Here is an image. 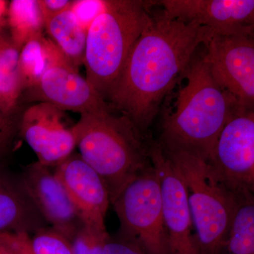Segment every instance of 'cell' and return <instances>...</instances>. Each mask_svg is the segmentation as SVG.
<instances>
[{"label":"cell","mask_w":254,"mask_h":254,"mask_svg":"<svg viewBox=\"0 0 254 254\" xmlns=\"http://www.w3.org/2000/svg\"><path fill=\"white\" fill-rule=\"evenodd\" d=\"M210 31L170 17L163 9L150 12L107 100L110 108L144 134Z\"/></svg>","instance_id":"1"},{"label":"cell","mask_w":254,"mask_h":254,"mask_svg":"<svg viewBox=\"0 0 254 254\" xmlns=\"http://www.w3.org/2000/svg\"><path fill=\"white\" fill-rule=\"evenodd\" d=\"M185 79L173 109L163 116L161 141L166 151H186L210 160L222 128L240 107L214 79L202 55H193L182 73Z\"/></svg>","instance_id":"2"},{"label":"cell","mask_w":254,"mask_h":254,"mask_svg":"<svg viewBox=\"0 0 254 254\" xmlns=\"http://www.w3.org/2000/svg\"><path fill=\"white\" fill-rule=\"evenodd\" d=\"M73 133L78 153L103 179L111 204L151 164L149 141L129 119L112 109L81 115Z\"/></svg>","instance_id":"3"},{"label":"cell","mask_w":254,"mask_h":254,"mask_svg":"<svg viewBox=\"0 0 254 254\" xmlns=\"http://www.w3.org/2000/svg\"><path fill=\"white\" fill-rule=\"evenodd\" d=\"M153 1L110 0L87 33L86 80L107 103L127 58L144 29Z\"/></svg>","instance_id":"4"},{"label":"cell","mask_w":254,"mask_h":254,"mask_svg":"<svg viewBox=\"0 0 254 254\" xmlns=\"http://www.w3.org/2000/svg\"><path fill=\"white\" fill-rule=\"evenodd\" d=\"M164 151L176 165L186 187L201 254H223L237 194L208 160L189 152Z\"/></svg>","instance_id":"5"},{"label":"cell","mask_w":254,"mask_h":254,"mask_svg":"<svg viewBox=\"0 0 254 254\" xmlns=\"http://www.w3.org/2000/svg\"><path fill=\"white\" fill-rule=\"evenodd\" d=\"M112 205L120 221L119 237L147 254H170L160 182L152 164L123 189Z\"/></svg>","instance_id":"6"},{"label":"cell","mask_w":254,"mask_h":254,"mask_svg":"<svg viewBox=\"0 0 254 254\" xmlns=\"http://www.w3.org/2000/svg\"><path fill=\"white\" fill-rule=\"evenodd\" d=\"M212 76L239 105L254 107V31L215 33L210 30L203 43Z\"/></svg>","instance_id":"7"},{"label":"cell","mask_w":254,"mask_h":254,"mask_svg":"<svg viewBox=\"0 0 254 254\" xmlns=\"http://www.w3.org/2000/svg\"><path fill=\"white\" fill-rule=\"evenodd\" d=\"M208 162L235 194L254 193V110L237 108L220 132Z\"/></svg>","instance_id":"8"},{"label":"cell","mask_w":254,"mask_h":254,"mask_svg":"<svg viewBox=\"0 0 254 254\" xmlns=\"http://www.w3.org/2000/svg\"><path fill=\"white\" fill-rule=\"evenodd\" d=\"M149 158L160 182L170 254H201L178 169L158 141L149 140Z\"/></svg>","instance_id":"9"},{"label":"cell","mask_w":254,"mask_h":254,"mask_svg":"<svg viewBox=\"0 0 254 254\" xmlns=\"http://www.w3.org/2000/svg\"><path fill=\"white\" fill-rule=\"evenodd\" d=\"M74 125L66 112L49 103H36L25 108L19 136L33 150L38 163L55 168L74 153Z\"/></svg>","instance_id":"10"},{"label":"cell","mask_w":254,"mask_h":254,"mask_svg":"<svg viewBox=\"0 0 254 254\" xmlns=\"http://www.w3.org/2000/svg\"><path fill=\"white\" fill-rule=\"evenodd\" d=\"M35 102L49 103L63 111L80 115L112 109L66 59L50 66L36 86L23 92L18 104Z\"/></svg>","instance_id":"11"},{"label":"cell","mask_w":254,"mask_h":254,"mask_svg":"<svg viewBox=\"0 0 254 254\" xmlns=\"http://www.w3.org/2000/svg\"><path fill=\"white\" fill-rule=\"evenodd\" d=\"M32 201L49 226L72 242L83 225L77 209L52 168L34 162L20 173Z\"/></svg>","instance_id":"12"},{"label":"cell","mask_w":254,"mask_h":254,"mask_svg":"<svg viewBox=\"0 0 254 254\" xmlns=\"http://www.w3.org/2000/svg\"><path fill=\"white\" fill-rule=\"evenodd\" d=\"M170 17L220 33L254 31V0L154 1Z\"/></svg>","instance_id":"13"},{"label":"cell","mask_w":254,"mask_h":254,"mask_svg":"<svg viewBox=\"0 0 254 254\" xmlns=\"http://www.w3.org/2000/svg\"><path fill=\"white\" fill-rule=\"evenodd\" d=\"M53 169L77 209L83 225L106 231L105 216L111 203L103 179L78 153H73Z\"/></svg>","instance_id":"14"},{"label":"cell","mask_w":254,"mask_h":254,"mask_svg":"<svg viewBox=\"0 0 254 254\" xmlns=\"http://www.w3.org/2000/svg\"><path fill=\"white\" fill-rule=\"evenodd\" d=\"M47 225L20 173L0 163V233L26 232L31 235Z\"/></svg>","instance_id":"15"},{"label":"cell","mask_w":254,"mask_h":254,"mask_svg":"<svg viewBox=\"0 0 254 254\" xmlns=\"http://www.w3.org/2000/svg\"><path fill=\"white\" fill-rule=\"evenodd\" d=\"M45 30L50 41L59 49L68 63L78 69L84 64L87 33L71 9L49 20Z\"/></svg>","instance_id":"16"},{"label":"cell","mask_w":254,"mask_h":254,"mask_svg":"<svg viewBox=\"0 0 254 254\" xmlns=\"http://www.w3.org/2000/svg\"><path fill=\"white\" fill-rule=\"evenodd\" d=\"M65 59L54 43L44 34L28 41L21 48L18 59L22 93L36 86L50 66Z\"/></svg>","instance_id":"17"},{"label":"cell","mask_w":254,"mask_h":254,"mask_svg":"<svg viewBox=\"0 0 254 254\" xmlns=\"http://www.w3.org/2000/svg\"><path fill=\"white\" fill-rule=\"evenodd\" d=\"M21 50L15 46L9 33L0 30V112L9 113L19 106L21 80L18 59Z\"/></svg>","instance_id":"18"},{"label":"cell","mask_w":254,"mask_h":254,"mask_svg":"<svg viewBox=\"0 0 254 254\" xmlns=\"http://www.w3.org/2000/svg\"><path fill=\"white\" fill-rule=\"evenodd\" d=\"M254 254L253 192L237 194L223 254Z\"/></svg>","instance_id":"19"},{"label":"cell","mask_w":254,"mask_h":254,"mask_svg":"<svg viewBox=\"0 0 254 254\" xmlns=\"http://www.w3.org/2000/svg\"><path fill=\"white\" fill-rule=\"evenodd\" d=\"M6 14L10 36L20 50L28 41L43 35L45 21L38 0H13Z\"/></svg>","instance_id":"20"},{"label":"cell","mask_w":254,"mask_h":254,"mask_svg":"<svg viewBox=\"0 0 254 254\" xmlns=\"http://www.w3.org/2000/svg\"><path fill=\"white\" fill-rule=\"evenodd\" d=\"M35 254H72V243L53 227H41L30 235Z\"/></svg>","instance_id":"21"},{"label":"cell","mask_w":254,"mask_h":254,"mask_svg":"<svg viewBox=\"0 0 254 254\" xmlns=\"http://www.w3.org/2000/svg\"><path fill=\"white\" fill-rule=\"evenodd\" d=\"M20 105L9 113L0 112V163L14 150L16 139L20 137L21 116L26 107Z\"/></svg>","instance_id":"22"},{"label":"cell","mask_w":254,"mask_h":254,"mask_svg":"<svg viewBox=\"0 0 254 254\" xmlns=\"http://www.w3.org/2000/svg\"><path fill=\"white\" fill-rule=\"evenodd\" d=\"M109 236L107 231L83 225L71 242L72 254H103Z\"/></svg>","instance_id":"23"},{"label":"cell","mask_w":254,"mask_h":254,"mask_svg":"<svg viewBox=\"0 0 254 254\" xmlns=\"http://www.w3.org/2000/svg\"><path fill=\"white\" fill-rule=\"evenodd\" d=\"M109 4L110 0H73L70 9L88 31L95 18L107 11Z\"/></svg>","instance_id":"24"},{"label":"cell","mask_w":254,"mask_h":254,"mask_svg":"<svg viewBox=\"0 0 254 254\" xmlns=\"http://www.w3.org/2000/svg\"><path fill=\"white\" fill-rule=\"evenodd\" d=\"M103 254H147L132 242L117 237H108L105 242Z\"/></svg>","instance_id":"25"},{"label":"cell","mask_w":254,"mask_h":254,"mask_svg":"<svg viewBox=\"0 0 254 254\" xmlns=\"http://www.w3.org/2000/svg\"><path fill=\"white\" fill-rule=\"evenodd\" d=\"M73 0H38L45 24L63 11L71 9Z\"/></svg>","instance_id":"26"},{"label":"cell","mask_w":254,"mask_h":254,"mask_svg":"<svg viewBox=\"0 0 254 254\" xmlns=\"http://www.w3.org/2000/svg\"><path fill=\"white\" fill-rule=\"evenodd\" d=\"M11 246L16 254H35L30 243V235L26 232L7 233Z\"/></svg>","instance_id":"27"},{"label":"cell","mask_w":254,"mask_h":254,"mask_svg":"<svg viewBox=\"0 0 254 254\" xmlns=\"http://www.w3.org/2000/svg\"><path fill=\"white\" fill-rule=\"evenodd\" d=\"M0 254H16L10 243L7 233H0Z\"/></svg>","instance_id":"28"},{"label":"cell","mask_w":254,"mask_h":254,"mask_svg":"<svg viewBox=\"0 0 254 254\" xmlns=\"http://www.w3.org/2000/svg\"><path fill=\"white\" fill-rule=\"evenodd\" d=\"M8 2L4 0H0V30L2 29L3 21L4 15L6 14L8 8Z\"/></svg>","instance_id":"29"}]
</instances>
